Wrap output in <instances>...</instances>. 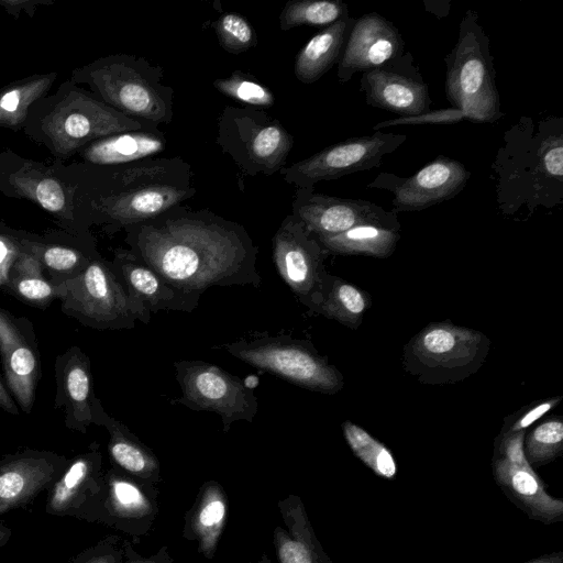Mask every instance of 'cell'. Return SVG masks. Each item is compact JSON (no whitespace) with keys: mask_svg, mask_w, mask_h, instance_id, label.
I'll return each mask as SVG.
<instances>
[{"mask_svg":"<svg viewBox=\"0 0 563 563\" xmlns=\"http://www.w3.org/2000/svg\"><path fill=\"white\" fill-rule=\"evenodd\" d=\"M131 252L175 288L200 295L210 287L262 285L258 249L245 230L217 217L180 216L141 223Z\"/></svg>","mask_w":563,"mask_h":563,"instance_id":"obj_1","label":"cell"},{"mask_svg":"<svg viewBox=\"0 0 563 563\" xmlns=\"http://www.w3.org/2000/svg\"><path fill=\"white\" fill-rule=\"evenodd\" d=\"M499 211L528 217L563 203V118L521 115L504 134L492 164Z\"/></svg>","mask_w":563,"mask_h":563,"instance_id":"obj_2","label":"cell"},{"mask_svg":"<svg viewBox=\"0 0 563 563\" xmlns=\"http://www.w3.org/2000/svg\"><path fill=\"white\" fill-rule=\"evenodd\" d=\"M489 44L478 13L470 9L460 22L454 47L444 58L446 99L451 108L474 122L495 123L505 115Z\"/></svg>","mask_w":563,"mask_h":563,"instance_id":"obj_3","label":"cell"},{"mask_svg":"<svg viewBox=\"0 0 563 563\" xmlns=\"http://www.w3.org/2000/svg\"><path fill=\"white\" fill-rule=\"evenodd\" d=\"M63 311L97 330L133 329L151 316L131 298L111 263L91 260L77 275L54 282Z\"/></svg>","mask_w":563,"mask_h":563,"instance_id":"obj_4","label":"cell"},{"mask_svg":"<svg viewBox=\"0 0 563 563\" xmlns=\"http://www.w3.org/2000/svg\"><path fill=\"white\" fill-rule=\"evenodd\" d=\"M238 360L311 391L335 394L342 374L316 351L310 341L258 333L221 345Z\"/></svg>","mask_w":563,"mask_h":563,"instance_id":"obj_5","label":"cell"},{"mask_svg":"<svg viewBox=\"0 0 563 563\" xmlns=\"http://www.w3.org/2000/svg\"><path fill=\"white\" fill-rule=\"evenodd\" d=\"M489 344L479 331L434 322L405 346L404 367L424 384L457 383L483 365Z\"/></svg>","mask_w":563,"mask_h":563,"instance_id":"obj_6","label":"cell"},{"mask_svg":"<svg viewBox=\"0 0 563 563\" xmlns=\"http://www.w3.org/2000/svg\"><path fill=\"white\" fill-rule=\"evenodd\" d=\"M174 367L183 394L173 404L219 415L225 433L236 421H253L258 400L238 376L202 361H176Z\"/></svg>","mask_w":563,"mask_h":563,"instance_id":"obj_7","label":"cell"},{"mask_svg":"<svg viewBox=\"0 0 563 563\" xmlns=\"http://www.w3.org/2000/svg\"><path fill=\"white\" fill-rule=\"evenodd\" d=\"M158 488L115 466L103 472V484L82 516L84 521L119 530L133 544L151 534L158 515Z\"/></svg>","mask_w":563,"mask_h":563,"instance_id":"obj_8","label":"cell"},{"mask_svg":"<svg viewBox=\"0 0 563 563\" xmlns=\"http://www.w3.org/2000/svg\"><path fill=\"white\" fill-rule=\"evenodd\" d=\"M329 254L303 222L287 216L273 238V261L279 276L309 314L318 313Z\"/></svg>","mask_w":563,"mask_h":563,"instance_id":"obj_9","label":"cell"},{"mask_svg":"<svg viewBox=\"0 0 563 563\" xmlns=\"http://www.w3.org/2000/svg\"><path fill=\"white\" fill-rule=\"evenodd\" d=\"M407 140L405 134L375 131L328 146L312 156L280 169L284 179L298 188L313 187L321 180L338 179L378 167L385 155Z\"/></svg>","mask_w":563,"mask_h":563,"instance_id":"obj_10","label":"cell"},{"mask_svg":"<svg viewBox=\"0 0 563 563\" xmlns=\"http://www.w3.org/2000/svg\"><path fill=\"white\" fill-rule=\"evenodd\" d=\"M470 177L471 172L461 162L439 155L410 177L382 173L367 187L391 191V211L410 212L454 198Z\"/></svg>","mask_w":563,"mask_h":563,"instance_id":"obj_11","label":"cell"},{"mask_svg":"<svg viewBox=\"0 0 563 563\" xmlns=\"http://www.w3.org/2000/svg\"><path fill=\"white\" fill-rule=\"evenodd\" d=\"M360 90L369 107L410 118L431 111L432 100L410 52L366 73L360 80Z\"/></svg>","mask_w":563,"mask_h":563,"instance_id":"obj_12","label":"cell"},{"mask_svg":"<svg viewBox=\"0 0 563 563\" xmlns=\"http://www.w3.org/2000/svg\"><path fill=\"white\" fill-rule=\"evenodd\" d=\"M292 214L316 236H329L361 224L400 230L398 214L363 199H347L297 188Z\"/></svg>","mask_w":563,"mask_h":563,"instance_id":"obj_13","label":"cell"},{"mask_svg":"<svg viewBox=\"0 0 563 563\" xmlns=\"http://www.w3.org/2000/svg\"><path fill=\"white\" fill-rule=\"evenodd\" d=\"M96 85L103 97L123 113L161 123L172 117V100L136 62L113 60L95 74Z\"/></svg>","mask_w":563,"mask_h":563,"instance_id":"obj_14","label":"cell"},{"mask_svg":"<svg viewBox=\"0 0 563 563\" xmlns=\"http://www.w3.org/2000/svg\"><path fill=\"white\" fill-rule=\"evenodd\" d=\"M525 430L508 433L499 444L494 463L495 478L509 498L531 518L544 523L562 520L563 504L552 498L527 462L523 452Z\"/></svg>","mask_w":563,"mask_h":563,"instance_id":"obj_15","label":"cell"},{"mask_svg":"<svg viewBox=\"0 0 563 563\" xmlns=\"http://www.w3.org/2000/svg\"><path fill=\"white\" fill-rule=\"evenodd\" d=\"M0 356L5 386L19 409L30 412L40 377L35 334L29 320L0 308Z\"/></svg>","mask_w":563,"mask_h":563,"instance_id":"obj_16","label":"cell"},{"mask_svg":"<svg viewBox=\"0 0 563 563\" xmlns=\"http://www.w3.org/2000/svg\"><path fill=\"white\" fill-rule=\"evenodd\" d=\"M406 53L405 41L398 27L376 12L355 19L349 34L336 76L349 81L357 73L373 70Z\"/></svg>","mask_w":563,"mask_h":563,"instance_id":"obj_17","label":"cell"},{"mask_svg":"<svg viewBox=\"0 0 563 563\" xmlns=\"http://www.w3.org/2000/svg\"><path fill=\"white\" fill-rule=\"evenodd\" d=\"M68 459L26 449L0 460V515L32 503L66 466Z\"/></svg>","mask_w":563,"mask_h":563,"instance_id":"obj_18","label":"cell"},{"mask_svg":"<svg viewBox=\"0 0 563 563\" xmlns=\"http://www.w3.org/2000/svg\"><path fill=\"white\" fill-rule=\"evenodd\" d=\"M103 484L102 454L99 444L68 460L48 487L45 512L57 517L82 519Z\"/></svg>","mask_w":563,"mask_h":563,"instance_id":"obj_19","label":"cell"},{"mask_svg":"<svg viewBox=\"0 0 563 563\" xmlns=\"http://www.w3.org/2000/svg\"><path fill=\"white\" fill-rule=\"evenodd\" d=\"M111 264L131 298L150 316L159 310L191 312L199 305L200 295L175 288L131 251L117 250Z\"/></svg>","mask_w":563,"mask_h":563,"instance_id":"obj_20","label":"cell"},{"mask_svg":"<svg viewBox=\"0 0 563 563\" xmlns=\"http://www.w3.org/2000/svg\"><path fill=\"white\" fill-rule=\"evenodd\" d=\"M55 377V406L64 412L66 427L86 433L95 423L93 404L97 399L89 357L78 346L69 347L56 358Z\"/></svg>","mask_w":563,"mask_h":563,"instance_id":"obj_21","label":"cell"},{"mask_svg":"<svg viewBox=\"0 0 563 563\" xmlns=\"http://www.w3.org/2000/svg\"><path fill=\"white\" fill-rule=\"evenodd\" d=\"M284 527L273 531V547L279 563H332L319 542L303 501L289 494L277 501Z\"/></svg>","mask_w":563,"mask_h":563,"instance_id":"obj_22","label":"cell"},{"mask_svg":"<svg viewBox=\"0 0 563 563\" xmlns=\"http://www.w3.org/2000/svg\"><path fill=\"white\" fill-rule=\"evenodd\" d=\"M229 510L228 495L222 485L209 479L199 487L192 505L184 515L181 536L197 543L198 552L213 560L224 531Z\"/></svg>","mask_w":563,"mask_h":563,"instance_id":"obj_23","label":"cell"},{"mask_svg":"<svg viewBox=\"0 0 563 563\" xmlns=\"http://www.w3.org/2000/svg\"><path fill=\"white\" fill-rule=\"evenodd\" d=\"M95 424L109 433L108 454L112 465L126 474L153 485H158L161 464L156 454L122 422L109 416L100 400L93 404Z\"/></svg>","mask_w":563,"mask_h":563,"instance_id":"obj_24","label":"cell"},{"mask_svg":"<svg viewBox=\"0 0 563 563\" xmlns=\"http://www.w3.org/2000/svg\"><path fill=\"white\" fill-rule=\"evenodd\" d=\"M354 22L355 18L345 15L306 43L295 59V75L299 81L312 84L339 63Z\"/></svg>","mask_w":563,"mask_h":563,"instance_id":"obj_25","label":"cell"},{"mask_svg":"<svg viewBox=\"0 0 563 563\" xmlns=\"http://www.w3.org/2000/svg\"><path fill=\"white\" fill-rule=\"evenodd\" d=\"M189 195L186 189L168 185L141 187L111 199L109 213L126 224L144 223L156 219Z\"/></svg>","mask_w":563,"mask_h":563,"instance_id":"obj_26","label":"cell"},{"mask_svg":"<svg viewBox=\"0 0 563 563\" xmlns=\"http://www.w3.org/2000/svg\"><path fill=\"white\" fill-rule=\"evenodd\" d=\"M317 239L328 253L386 258L396 250L400 234L396 229L361 224L339 234Z\"/></svg>","mask_w":563,"mask_h":563,"instance_id":"obj_27","label":"cell"},{"mask_svg":"<svg viewBox=\"0 0 563 563\" xmlns=\"http://www.w3.org/2000/svg\"><path fill=\"white\" fill-rule=\"evenodd\" d=\"M165 140L153 132L128 131L102 139L86 151L87 159L97 164H122L159 153Z\"/></svg>","mask_w":563,"mask_h":563,"instance_id":"obj_28","label":"cell"},{"mask_svg":"<svg viewBox=\"0 0 563 563\" xmlns=\"http://www.w3.org/2000/svg\"><path fill=\"white\" fill-rule=\"evenodd\" d=\"M371 302L367 292L340 277L328 274L318 313L356 329L362 323Z\"/></svg>","mask_w":563,"mask_h":563,"instance_id":"obj_29","label":"cell"},{"mask_svg":"<svg viewBox=\"0 0 563 563\" xmlns=\"http://www.w3.org/2000/svg\"><path fill=\"white\" fill-rule=\"evenodd\" d=\"M349 15V7L341 0H290L279 16L282 30L296 26H328Z\"/></svg>","mask_w":563,"mask_h":563,"instance_id":"obj_30","label":"cell"},{"mask_svg":"<svg viewBox=\"0 0 563 563\" xmlns=\"http://www.w3.org/2000/svg\"><path fill=\"white\" fill-rule=\"evenodd\" d=\"M292 144V137L280 124H266L253 132L247 142L249 156L255 166L272 174L283 165Z\"/></svg>","mask_w":563,"mask_h":563,"instance_id":"obj_31","label":"cell"},{"mask_svg":"<svg viewBox=\"0 0 563 563\" xmlns=\"http://www.w3.org/2000/svg\"><path fill=\"white\" fill-rule=\"evenodd\" d=\"M344 438L352 452L375 474L394 478L397 465L390 451L357 424L345 421L342 424Z\"/></svg>","mask_w":563,"mask_h":563,"instance_id":"obj_32","label":"cell"},{"mask_svg":"<svg viewBox=\"0 0 563 563\" xmlns=\"http://www.w3.org/2000/svg\"><path fill=\"white\" fill-rule=\"evenodd\" d=\"M563 450V423L551 418L536 427L527 437L523 452L530 465H542L555 459Z\"/></svg>","mask_w":563,"mask_h":563,"instance_id":"obj_33","label":"cell"},{"mask_svg":"<svg viewBox=\"0 0 563 563\" xmlns=\"http://www.w3.org/2000/svg\"><path fill=\"white\" fill-rule=\"evenodd\" d=\"M217 90L223 95L257 107H272L275 102L272 91L260 82L245 77L240 71L230 77L218 79L213 82Z\"/></svg>","mask_w":563,"mask_h":563,"instance_id":"obj_34","label":"cell"},{"mask_svg":"<svg viewBox=\"0 0 563 563\" xmlns=\"http://www.w3.org/2000/svg\"><path fill=\"white\" fill-rule=\"evenodd\" d=\"M216 32L221 46L234 54L249 49L256 42L252 25L238 13L222 14L216 24Z\"/></svg>","mask_w":563,"mask_h":563,"instance_id":"obj_35","label":"cell"},{"mask_svg":"<svg viewBox=\"0 0 563 563\" xmlns=\"http://www.w3.org/2000/svg\"><path fill=\"white\" fill-rule=\"evenodd\" d=\"M90 261L76 250L65 246H49L42 252L40 257V262L54 273L52 283L77 275Z\"/></svg>","mask_w":563,"mask_h":563,"instance_id":"obj_36","label":"cell"},{"mask_svg":"<svg viewBox=\"0 0 563 563\" xmlns=\"http://www.w3.org/2000/svg\"><path fill=\"white\" fill-rule=\"evenodd\" d=\"M125 539L109 534L86 548L66 563H123Z\"/></svg>","mask_w":563,"mask_h":563,"instance_id":"obj_37","label":"cell"},{"mask_svg":"<svg viewBox=\"0 0 563 563\" xmlns=\"http://www.w3.org/2000/svg\"><path fill=\"white\" fill-rule=\"evenodd\" d=\"M8 286L22 299L44 305L57 298L56 286L44 276H12Z\"/></svg>","mask_w":563,"mask_h":563,"instance_id":"obj_38","label":"cell"},{"mask_svg":"<svg viewBox=\"0 0 563 563\" xmlns=\"http://www.w3.org/2000/svg\"><path fill=\"white\" fill-rule=\"evenodd\" d=\"M44 81L13 88L0 97V120L18 121L26 104L43 89Z\"/></svg>","mask_w":563,"mask_h":563,"instance_id":"obj_39","label":"cell"},{"mask_svg":"<svg viewBox=\"0 0 563 563\" xmlns=\"http://www.w3.org/2000/svg\"><path fill=\"white\" fill-rule=\"evenodd\" d=\"M467 119L466 114L457 109L448 108L442 110H431L430 112L417 117L398 118L375 124L372 129L379 131L382 128L398 124H421V123H455Z\"/></svg>","mask_w":563,"mask_h":563,"instance_id":"obj_40","label":"cell"},{"mask_svg":"<svg viewBox=\"0 0 563 563\" xmlns=\"http://www.w3.org/2000/svg\"><path fill=\"white\" fill-rule=\"evenodd\" d=\"M35 197L40 205L52 212L60 211L65 203L62 187L53 179H44L35 189Z\"/></svg>","mask_w":563,"mask_h":563,"instance_id":"obj_41","label":"cell"},{"mask_svg":"<svg viewBox=\"0 0 563 563\" xmlns=\"http://www.w3.org/2000/svg\"><path fill=\"white\" fill-rule=\"evenodd\" d=\"M123 563H175V561L167 545H162L156 553L144 556L134 549L131 541L125 540Z\"/></svg>","mask_w":563,"mask_h":563,"instance_id":"obj_42","label":"cell"},{"mask_svg":"<svg viewBox=\"0 0 563 563\" xmlns=\"http://www.w3.org/2000/svg\"><path fill=\"white\" fill-rule=\"evenodd\" d=\"M561 397L552 398L532 407L529 411L525 412L511 428L507 431L508 433L518 432L527 429L534 421L540 419L543 415L552 409L560 401Z\"/></svg>","mask_w":563,"mask_h":563,"instance_id":"obj_43","label":"cell"},{"mask_svg":"<svg viewBox=\"0 0 563 563\" xmlns=\"http://www.w3.org/2000/svg\"><path fill=\"white\" fill-rule=\"evenodd\" d=\"M20 254L12 243L0 238V286H8L12 268Z\"/></svg>","mask_w":563,"mask_h":563,"instance_id":"obj_44","label":"cell"},{"mask_svg":"<svg viewBox=\"0 0 563 563\" xmlns=\"http://www.w3.org/2000/svg\"><path fill=\"white\" fill-rule=\"evenodd\" d=\"M0 408L5 412L18 416L19 407L8 390L5 384L0 378Z\"/></svg>","mask_w":563,"mask_h":563,"instance_id":"obj_45","label":"cell"},{"mask_svg":"<svg viewBox=\"0 0 563 563\" xmlns=\"http://www.w3.org/2000/svg\"><path fill=\"white\" fill-rule=\"evenodd\" d=\"M529 563H563V555L562 553H553L547 556L544 555Z\"/></svg>","mask_w":563,"mask_h":563,"instance_id":"obj_46","label":"cell"},{"mask_svg":"<svg viewBox=\"0 0 563 563\" xmlns=\"http://www.w3.org/2000/svg\"><path fill=\"white\" fill-rule=\"evenodd\" d=\"M12 530L10 527L0 523V549H2L11 539Z\"/></svg>","mask_w":563,"mask_h":563,"instance_id":"obj_47","label":"cell"},{"mask_svg":"<svg viewBox=\"0 0 563 563\" xmlns=\"http://www.w3.org/2000/svg\"><path fill=\"white\" fill-rule=\"evenodd\" d=\"M256 563H272V561L268 558V555L265 552H263L258 560L256 561Z\"/></svg>","mask_w":563,"mask_h":563,"instance_id":"obj_48","label":"cell"}]
</instances>
